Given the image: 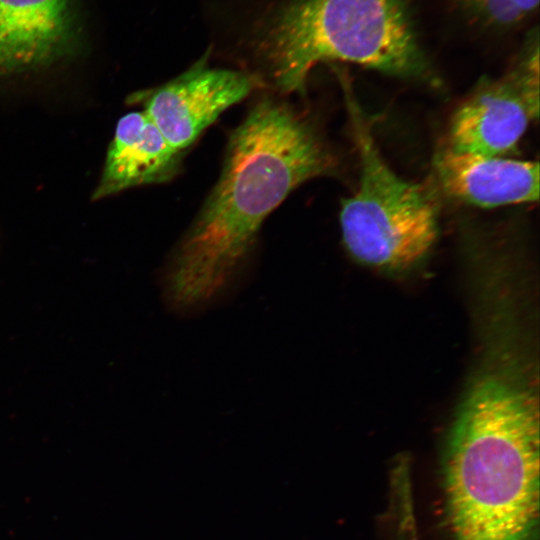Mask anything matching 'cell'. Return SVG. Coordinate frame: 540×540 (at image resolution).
<instances>
[{"instance_id":"cell-1","label":"cell","mask_w":540,"mask_h":540,"mask_svg":"<svg viewBox=\"0 0 540 540\" xmlns=\"http://www.w3.org/2000/svg\"><path fill=\"white\" fill-rule=\"evenodd\" d=\"M334 159L308 117L271 97L231 133L221 175L162 274L166 305L189 315L230 289L266 217Z\"/></svg>"},{"instance_id":"cell-2","label":"cell","mask_w":540,"mask_h":540,"mask_svg":"<svg viewBox=\"0 0 540 540\" xmlns=\"http://www.w3.org/2000/svg\"><path fill=\"white\" fill-rule=\"evenodd\" d=\"M443 484L451 540H535L539 407L515 369L473 382L448 435Z\"/></svg>"},{"instance_id":"cell-3","label":"cell","mask_w":540,"mask_h":540,"mask_svg":"<svg viewBox=\"0 0 540 540\" xmlns=\"http://www.w3.org/2000/svg\"><path fill=\"white\" fill-rule=\"evenodd\" d=\"M244 46L261 88L303 93L319 63L346 61L403 78L429 76L407 0H261Z\"/></svg>"},{"instance_id":"cell-4","label":"cell","mask_w":540,"mask_h":540,"mask_svg":"<svg viewBox=\"0 0 540 540\" xmlns=\"http://www.w3.org/2000/svg\"><path fill=\"white\" fill-rule=\"evenodd\" d=\"M360 174L357 189L342 201L344 245L357 261L401 270L422 260L438 231V208L430 190L398 176L381 156L357 102L346 92Z\"/></svg>"},{"instance_id":"cell-5","label":"cell","mask_w":540,"mask_h":540,"mask_svg":"<svg viewBox=\"0 0 540 540\" xmlns=\"http://www.w3.org/2000/svg\"><path fill=\"white\" fill-rule=\"evenodd\" d=\"M539 116V34L528 33L512 67L497 79H483L455 111L447 149L505 156Z\"/></svg>"},{"instance_id":"cell-6","label":"cell","mask_w":540,"mask_h":540,"mask_svg":"<svg viewBox=\"0 0 540 540\" xmlns=\"http://www.w3.org/2000/svg\"><path fill=\"white\" fill-rule=\"evenodd\" d=\"M261 88L247 71L213 68L199 60L173 80L134 93L168 143L179 151L190 147L222 112Z\"/></svg>"},{"instance_id":"cell-7","label":"cell","mask_w":540,"mask_h":540,"mask_svg":"<svg viewBox=\"0 0 540 540\" xmlns=\"http://www.w3.org/2000/svg\"><path fill=\"white\" fill-rule=\"evenodd\" d=\"M435 169L443 191L466 204L492 208L539 197L538 162L445 148L436 156Z\"/></svg>"},{"instance_id":"cell-8","label":"cell","mask_w":540,"mask_h":540,"mask_svg":"<svg viewBox=\"0 0 540 540\" xmlns=\"http://www.w3.org/2000/svg\"><path fill=\"white\" fill-rule=\"evenodd\" d=\"M182 157L183 151L168 143L143 110L129 112L117 122L92 199L170 181L180 171Z\"/></svg>"},{"instance_id":"cell-9","label":"cell","mask_w":540,"mask_h":540,"mask_svg":"<svg viewBox=\"0 0 540 540\" xmlns=\"http://www.w3.org/2000/svg\"><path fill=\"white\" fill-rule=\"evenodd\" d=\"M70 0H0V75L45 65L73 36Z\"/></svg>"},{"instance_id":"cell-10","label":"cell","mask_w":540,"mask_h":540,"mask_svg":"<svg viewBox=\"0 0 540 540\" xmlns=\"http://www.w3.org/2000/svg\"><path fill=\"white\" fill-rule=\"evenodd\" d=\"M477 22L491 28H511L531 15L539 0H458Z\"/></svg>"}]
</instances>
